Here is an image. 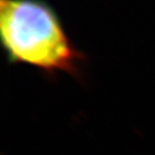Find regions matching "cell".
I'll return each instance as SVG.
<instances>
[{
	"instance_id": "obj_1",
	"label": "cell",
	"mask_w": 155,
	"mask_h": 155,
	"mask_svg": "<svg viewBox=\"0 0 155 155\" xmlns=\"http://www.w3.org/2000/svg\"><path fill=\"white\" fill-rule=\"evenodd\" d=\"M0 38L10 61L74 73L80 55L53 9L41 0H0Z\"/></svg>"
}]
</instances>
